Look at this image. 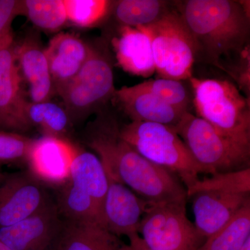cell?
Wrapping results in <instances>:
<instances>
[{"instance_id":"1","label":"cell","mask_w":250,"mask_h":250,"mask_svg":"<svg viewBox=\"0 0 250 250\" xmlns=\"http://www.w3.org/2000/svg\"><path fill=\"white\" fill-rule=\"evenodd\" d=\"M174 5L193 39L195 62L229 74L250 52V1L185 0Z\"/></svg>"},{"instance_id":"2","label":"cell","mask_w":250,"mask_h":250,"mask_svg":"<svg viewBox=\"0 0 250 250\" xmlns=\"http://www.w3.org/2000/svg\"><path fill=\"white\" fill-rule=\"evenodd\" d=\"M120 129L116 119L101 116L87 135V145L98 154L108 178L152 204L187 202V190L178 177L136 152Z\"/></svg>"},{"instance_id":"3","label":"cell","mask_w":250,"mask_h":250,"mask_svg":"<svg viewBox=\"0 0 250 250\" xmlns=\"http://www.w3.org/2000/svg\"><path fill=\"white\" fill-rule=\"evenodd\" d=\"M188 82L197 116L224 137L250 150V99L228 80L192 77Z\"/></svg>"},{"instance_id":"4","label":"cell","mask_w":250,"mask_h":250,"mask_svg":"<svg viewBox=\"0 0 250 250\" xmlns=\"http://www.w3.org/2000/svg\"><path fill=\"white\" fill-rule=\"evenodd\" d=\"M121 137L143 157L178 177L187 192L203 170L195 162L173 126L131 121L120 129Z\"/></svg>"},{"instance_id":"5","label":"cell","mask_w":250,"mask_h":250,"mask_svg":"<svg viewBox=\"0 0 250 250\" xmlns=\"http://www.w3.org/2000/svg\"><path fill=\"white\" fill-rule=\"evenodd\" d=\"M173 128L204 173L212 175L250 167V150L224 137L190 112Z\"/></svg>"},{"instance_id":"6","label":"cell","mask_w":250,"mask_h":250,"mask_svg":"<svg viewBox=\"0 0 250 250\" xmlns=\"http://www.w3.org/2000/svg\"><path fill=\"white\" fill-rule=\"evenodd\" d=\"M136 29L144 31L150 40L155 72L159 77L181 81L191 78L195 45L175 5L160 21Z\"/></svg>"},{"instance_id":"7","label":"cell","mask_w":250,"mask_h":250,"mask_svg":"<svg viewBox=\"0 0 250 250\" xmlns=\"http://www.w3.org/2000/svg\"><path fill=\"white\" fill-rule=\"evenodd\" d=\"M116 90L111 59L105 51L90 46L83 66L58 93L68 116L80 118L103 107Z\"/></svg>"},{"instance_id":"8","label":"cell","mask_w":250,"mask_h":250,"mask_svg":"<svg viewBox=\"0 0 250 250\" xmlns=\"http://www.w3.org/2000/svg\"><path fill=\"white\" fill-rule=\"evenodd\" d=\"M187 202L150 204L139 234L153 250H197L206 241L187 216Z\"/></svg>"},{"instance_id":"9","label":"cell","mask_w":250,"mask_h":250,"mask_svg":"<svg viewBox=\"0 0 250 250\" xmlns=\"http://www.w3.org/2000/svg\"><path fill=\"white\" fill-rule=\"evenodd\" d=\"M20 72L11 31L0 47V131H23L31 126L26 111L29 102L23 96Z\"/></svg>"},{"instance_id":"10","label":"cell","mask_w":250,"mask_h":250,"mask_svg":"<svg viewBox=\"0 0 250 250\" xmlns=\"http://www.w3.org/2000/svg\"><path fill=\"white\" fill-rule=\"evenodd\" d=\"M50 202L40 181L31 172L0 174V229L22 221Z\"/></svg>"},{"instance_id":"11","label":"cell","mask_w":250,"mask_h":250,"mask_svg":"<svg viewBox=\"0 0 250 250\" xmlns=\"http://www.w3.org/2000/svg\"><path fill=\"white\" fill-rule=\"evenodd\" d=\"M63 219L57 205H48L19 223L0 229V241L10 250H52Z\"/></svg>"},{"instance_id":"12","label":"cell","mask_w":250,"mask_h":250,"mask_svg":"<svg viewBox=\"0 0 250 250\" xmlns=\"http://www.w3.org/2000/svg\"><path fill=\"white\" fill-rule=\"evenodd\" d=\"M77 151L65 139L44 136L34 140L27 157L30 172L40 182L63 185Z\"/></svg>"},{"instance_id":"13","label":"cell","mask_w":250,"mask_h":250,"mask_svg":"<svg viewBox=\"0 0 250 250\" xmlns=\"http://www.w3.org/2000/svg\"><path fill=\"white\" fill-rule=\"evenodd\" d=\"M108 187L103 208V225L117 237L139 233L141 218L150 202L129 188L108 178Z\"/></svg>"},{"instance_id":"14","label":"cell","mask_w":250,"mask_h":250,"mask_svg":"<svg viewBox=\"0 0 250 250\" xmlns=\"http://www.w3.org/2000/svg\"><path fill=\"white\" fill-rule=\"evenodd\" d=\"M197 231L206 239L221 229L250 202V194L218 190L197 192L189 197Z\"/></svg>"},{"instance_id":"15","label":"cell","mask_w":250,"mask_h":250,"mask_svg":"<svg viewBox=\"0 0 250 250\" xmlns=\"http://www.w3.org/2000/svg\"><path fill=\"white\" fill-rule=\"evenodd\" d=\"M114 98L131 121L174 126L187 113L164 103L140 83L116 90Z\"/></svg>"},{"instance_id":"16","label":"cell","mask_w":250,"mask_h":250,"mask_svg":"<svg viewBox=\"0 0 250 250\" xmlns=\"http://www.w3.org/2000/svg\"><path fill=\"white\" fill-rule=\"evenodd\" d=\"M89 51V45L70 33H60L51 39L45 53L54 88L57 92L78 73Z\"/></svg>"},{"instance_id":"17","label":"cell","mask_w":250,"mask_h":250,"mask_svg":"<svg viewBox=\"0 0 250 250\" xmlns=\"http://www.w3.org/2000/svg\"><path fill=\"white\" fill-rule=\"evenodd\" d=\"M16 55L20 71L29 84L31 103L49 101L54 88L45 49L34 36H27L16 45Z\"/></svg>"},{"instance_id":"18","label":"cell","mask_w":250,"mask_h":250,"mask_svg":"<svg viewBox=\"0 0 250 250\" xmlns=\"http://www.w3.org/2000/svg\"><path fill=\"white\" fill-rule=\"evenodd\" d=\"M118 65L125 72L147 78L155 72L152 45L147 34L141 29L120 27L112 40Z\"/></svg>"},{"instance_id":"19","label":"cell","mask_w":250,"mask_h":250,"mask_svg":"<svg viewBox=\"0 0 250 250\" xmlns=\"http://www.w3.org/2000/svg\"><path fill=\"white\" fill-rule=\"evenodd\" d=\"M124 245L98 224L63 219L62 231L52 250H124Z\"/></svg>"},{"instance_id":"20","label":"cell","mask_w":250,"mask_h":250,"mask_svg":"<svg viewBox=\"0 0 250 250\" xmlns=\"http://www.w3.org/2000/svg\"><path fill=\"white\" fill-rule=\"evenodd\" d=\"M69 181L91 197L101 214L103 223V208L108 179L98 156L87 151H77L70 167Z\"/></svg>"},{"instance_id":"21","label":"cell","mask_w":250,"mask_h":250,"mask_svg":"<svg viewBox=\"0 0 250 250\" xmlns=\"http://www.w3.org/2000/svg\"><path fill=\"white\" fill-rule=\"evenodd\" d=\"M113 14L121 27H146L160 21L174 8L164 0H121L113 2Z\"/></svg>"},{"instance_id":"22","label":"cell","mask_w":250,"mask_h":250,"mask_svg":"<svg viewBox=\"0 0 250 250\" xmlns=\"http://www.w3.org/2000/svg\"><path fill=\"white\" fill-rule=\"evenodd\" d=\"M57 206L65 220L103 227L101 214L91 197L69 180L62 185Z\"/></svg>"},{"instance_id":"23","label":"cell","mask_w":250,"mask_h":250,"mask_svg":"<svg viewBox=\"0 0 250 250\" xmlns=\"http://www.w3.org/2000/svg\"><path fill=\"white\" fill-rule=\"evenodd\" d=\"M250 238V202L197 250H241Z\"/></svg>"},{"instance_id":"24","label":"cell","mask_w":250,"mask_h":250,"mask_svg":"<svg viewBox=\"0 0 250 250\" xmlns=\"http://www.w3.org/2000/svg\"><path fill=\"white\" fill-rule=\"evenodd\" d=\"M27 116L31 126H38L45 136L63 139L68 131L69 116L66 111L49 101L28 103Z\"/></svg>"},{"instance_id":"25","label":"cell","mask_w":250,"mask_h":250,"mask_svg":"<svg viewBox=\"0 0 250 250\" xmlns=\"http://www.w3.org/2000/svg\"><path fill=\"white\" fill-rule=\"evenodd\" d=\"M22 5V14L40 29L55 31L66 22L62 0H25Z\"/></svg>"},{"instance_id":"26","label":"cell","mask_w":250,"mask_h":250,"mask_svg":"<svg viewBox=\"0 0 250 250\" xmlns=\"http://www.w3.org/2000/svg\"><path fill=\"white\" fill-rule=\"evenodd\" d=\"M164 103L184 111L190 112L192 94L190 85L186 81L159 78L145 81L140 83Z\"/></svg>"},{"instance_id":"27","label":"cell","mask_w":250,"mask_h":250,"mask_svg":"<svg viewBox=\"0 0 250 250\" xmlns=\"http://www.w3.org/2000/svg\"><path fill=\"white\" fill-rule=\"evenodd\" d=\"M67 21L80 27L98 25L107 16L113 1L107 0H62Z\"/></svg>"},{"instance_id":"28","label":"cell","mask_w":250,"mask_h":250,"mask_svg":"<svg viewBox=\"0 0 250 250\" xmlns=\"http://www.w3.org/2000/svg\"><path fill=\"white\" fill-rule=\"evenodd\" d=\"M204 190H218L250 194V168L212 174L211 177L200 179L187 192L188 198L197 192Z\"/></svg>"},{"instance_id":"29","label":"cell","mask_w":250,"mask_h":250,"mask_svg":"<svg viewBox=\"0 0 250 250\" xmlns=\"http://www.w3.org/2000/svg\"><path fill=\"white\" fill-rule=\"evenodd\" d=\"M33 142L17 133L0 131V163L27 160Z\"/></svg>"},{"instance_id":"30","label":"cell","mask_w":250,"mask_h":250,"mask_svg":"<svg viewBox=\"0 0 250 250\" xmlns=\"http://www.w3.org/2000/svg\"><path fill=\"white\" fill-rule=\"evenodd\" d=\"M22 14V1L0 0V40L11 32V23Z\"/></svg>"},{"instance_id":"31","label":"cell","mask_w":250,"mask_h":250,"mask_svg":"<svg viewBox=\"0 0 250 250\" xmlns=\"http://www.w3.org/2000/svg\"><path fill=\"white\" fill-rule=\"evenodd\" d=\"M129 245H124V250H153L148 248L139 233L128 237Z\"/></svg>"},{"instance_id":"32","label":"cell","mask_w":250,"mask_h":250,"mask_svg":"<svg viewBox=\"0 0 250 250\" xmlns=\"http://www.w3.org/2000/svg\"><path fill=\"white\" fill-rule=\"evenodd\" d=\"M241 250H250V238L246 242Z\"/></svg>"},{"instance_id":"33","label":"cell","mask_w":250,"mask_h":250,"mask_svg":"<svg viewBox=\"0 0 250 250\" xmlns=\"http://www.w3.org/2000/svg\"><path fill=\"white\" fill-rule=\"evenodd\" d=\"M0 250H10L9 248H7L4 243L0 241Z\"/></svg>"},{"instance_id":"34","label":"cell","mask_w":250,"mask_h":250,"mask_svg":"<svg viewBox=\"0 0 250 250\" xmlns=\"http://www.w3.org/2000/svg\"><path fill=\"white\" fill-rule=\"evenodd\" d=\"M10 33H11V32H10ZM7 35H8V34H7ZM7 35H6V36H7ZM6 36H5L4 38H3L2 39H1V40H0V47H1V45H2L3 42H4V39H5V38H6Z\"/></svg>"}]
</instances>
